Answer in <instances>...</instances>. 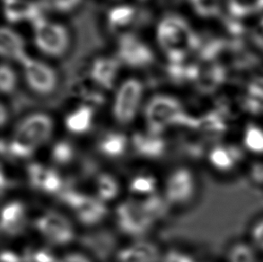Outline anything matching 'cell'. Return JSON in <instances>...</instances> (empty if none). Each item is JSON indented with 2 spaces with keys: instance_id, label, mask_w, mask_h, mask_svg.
Returning a JSON list of instances; mask_svg holds the SVG:
<instances>
[{
  "instance_id": "obj_1",
  "label": "cell",
  "mask_w": 263,
  "mask_h": 262,
  "mask_svg": "<svg viewBox=\"0 0 263 262\" xmlns=\"http://www.w3.org/2000/svg\"><path fill=\"white\" fill-rule=\"evenodd\" d=\"M52 119L36 113L23 119L7 145V152L16 158H28L50 139L53 132Z\"/></svg>"
},
{
  "instance_id": "obj_2",
  "label": "cell",
  "mask_w": 263,
  "mask_h": 262,
  "mask_svg": "<svg viewBox=\"0 0 263 262\" xmlns=\"http://www.w3.org/2000/svg\"><path fill=\"white\" fill-rule=\"evenodd\" d=\"M157 41L170 64H182L197 44L194 33L183 18L168 14L157 27Z\"/></svg>"
},
{
  "instance_id": "obj_3",
  "label": "cell",
  "mask_w": 263,
  "mask_h": 262,
  "mask_svg": "<svg viewBox=\"0 0 263 262\" xmlns=\"http://www.w3.org/2000/svg\"><path fill=\"white\" fill-rule=\"evenodd\" d=\"M145 117L148 131L154 134H160L173 126L192 123L181 103L175 97L165 95H158L150 100L146 104Z\"/></svg>"
},
{
  "instance_id": "obj_4",
  "label": "cell",
  "mask_w": 263,
  "mask_h": 262,
  "mask_svg": "<svg viewBox=\"0 0 263 262\" xmlns=\"http://www.w3.org/2000/svg\"><path fill=\"white\" fill-rule=\"evenodd\" d=\"M34 42L42 52L51 57L65 53L69 44V35L63 25L47 21L41 17L32 23Z\"/></svg>"
},
{
  "instance_id": "obj_5",
  "label": "cell",
  "mask_w": 263,
  "mask_h": 262,
  "mask_svg": "<svg viewBox=\"0 0 263 262\" xmlns=\"http://www.w3.org/2000/svg\"><path fill=\"white\" fill-rule=\"evenodd\" d=\"M143 85L136 78H129L121 85L115 96L112 113L120 124L130 123L142 101Z\"/></svg>"
},
{
  "instance_id": "obj_6",
  "label": "cell",
  "mask_w": 263,
  "mask_h": 262,
  "mask_svg": "<svg viewBox=\"0 0 263 262\" xmlns=\"http://www.w3.org/2000/svg\"><path fill=\"white\" fill-rule=\"evenodd\" d=\"M62 199L75 214L77 218L86 226L97 224L106 216L107 209L104 202L98 198L68 190L62 193Z\"/></svg>"
},
{
  "instance_id": "obj_7",
  "label": "cell",
  "mask_w": 263,
  "mask_h": 262,
  "mask_svg": "<svg viewBox=\"0 0 263 262\" xmlns=\"http://www.w3.org/2000/svg\"><path fill=\"white\" fill-rule=\"evenodd\" d=\"M116 222L124 234L139 236L148 231L155 220L146 212L139 200H128L116 209Z\"/></svg>"
},
{
  "instance_id": "obj_8",
  "label": "cell",
  "mask_w": 263,
  "mask_h": 262,
  "mask_svg": "<svg viewBox=\"0 0 263 262\" xmlns=\"http://www.w3.org/2000/svg\"><path fill=\"white\" fill-rule=\"evenodd\" d=\"M35 227L41 235L51 245H68L75 238L71 222L60 213H44L36 219Z\"/></svg>"
},
{
  "instance_id": "obj_9",
  "label": "cell",
  "mask_w": 263,
  "mask_h": 262,
  "mask_svg": "<svg viewBox=\"0 0 263 262\" xmlns=\"http://www.w3.org/2000/svg\"><path fill=\"white\" fill-rule=\"evenodd\" d=\"M119 61L130 67L142 68L153 63L154 53L149 47L132 33H125L119 40Z\"/></svg>"
},
{
  "instance_id": "obj_10",
  "label": "cell",
  "mask_w": 263,
  "mask_h": 262,
  "mask_svg": "<svg viewBox=\"0 0 263 262\" xmlns=\"http://www.w3.org/2000/svg\"><path fill=\"white\" fill-rule=\"evenodd\" d=\"M196 192V181L192 171L181 167L172 172L165 183V200L173 205L190 201Z\"/></svg>"
},
{
  "instance_id": "obj_11",
  "label": "cell",
  "mask_w": 263,
  "mask_h": 262,
  "mask_svg": "<svg viewBox=\"0 0 263 262\" xmlns=\"http://www.w3.org/2000/svg\"><path fill=\"white\" fill-rule=\"evenodd\" d=\"M22 65L25 80L32 91L42 96L53 92L57 86V74L50 66L30 58Z\"/></svg>"
},
{
  "instance_id": "obj_12",
  "label": "cell",
  "mask_w": 263,
  "mask_h": 262,
  "mask_svg": "<svg viewBox=\"0 0 263 262\" xmlns=\"http://www.w3.org/2000/svg\"><path fill=\"white\" fill-rule=\"evenodd\" d=\"M28 178L33 188L54 194L62 190V179L56 171L40 163H32L28 167Z\"/></svg>"
},
{
  "instance_id": "obj_13",
  "label": "cell",
  "mask_w": 263,
  "mask_h": 262,
  "mask_svg": "<svg viewBox=\"0 0 263 262\" xmlns=\"http://www.w3.org/2000/svg\"><path fill=\"white\" fill-rule=\"evenodd\" d=\"M4 14L9 23L35 22L42 16L43 7L31 0H3Z\"/></svg>"
},
{
  "instance_id": "obj_14",
  "label": "cell",
  "mask_w": 263,
  "mask_h": 262,
  "mask_svg": "<svg viewBox=\"0 0 263 262\" xmlns=\"http://www.w3.org/2000/svg\"><path fill=\"white\" fill-rule=\"evenodd\" d=\"M26 223V209L22 202L10 201L2 208L1 230L7 235L21 233Z\"/></svg>"
},
{
  "instance_id": "obj_15",
  "label": "cell",
  "mask_w": 263,
  "mask_h": 262,
  "mask_svg": "<svg viewBox=\"0 0 263 262\" xmlns=\"http://www.w3.org/2000/svg\"><path fill=\"white\" fill-rule=\"evenodd\" d=\"M120 67V61L112 58H99L92 62L90 69L92 81L104 89L112 88Z\"/></svg>"
},
{
  "instance_id": "obj_16",
  "label": "cell",
  "mask_w": 263,
  "mask_h": 262,
  "mask_svg": "<svg viewBox=\"0 0 263 262\" xmlns=\"http://www.w3.org/2000/svg\"><path fill=\"white\" fill-rule=\"evenodd\" d=\"M0 53L7 60L18 61L23 64L28 56L25 53L24 39L8 27L1 29L0 33Z\"/></svg>"
},
{
  "instance_id": "obj_17",
  "label": "cell",
  "mask_w": 263,
  "mask_h": 262,
  "mask_svg": "<svg viewBox=\"0 0 263 262\" xmlns=\"http://www.w3.org/2000/svg\"><path fill=\"white\" fill-rule=\"evenodd\" d=\"M209 162L215 170L220 173H229L237 166L241 155L235 146L217 145L210 149Z\"/></svg>"
},
{
  "instance_id": "obj_18",
  "label": "cell",
  "mask_w": 263,
  "mask_h": 262,
  "mask_svg": "<svg viewBox=\"0 0 263 262\" xmlns=\"http://www.w3.org/2000/svg\"><path fill=\"white\" fill-rule=\"evenodd\" d=\"M132 143L138 155L149 159L159 158L165 152V141L160 134H154L149 131L146 134L134 135Z\"/></svg>"
},
{
  "instance_id": "obj_19",
  "label": "cell",
  "mask_w": 263,
  "mask_h": 262,
  "mask_svg": "<svg viewBox=\"0 0 263 262\" xmlns=\"http://www.w3.org/2000/svg\"><path fill=\"white\" fill-rule=\"evenodd\" d=\"M159 252L148 241H138L118 253V262H157Z\"/></svg>"
},
{
  "instance_id": "obj_20",
  "label": "cell",
  "mask_w": 263,
  "mask_h": 262,
  "mask_svg": "<svg viewBox=\"0 0 263 262\" xmlns=\"http://www.w3.org/2000/svg\"><path fill=\"white\" fill-rule=\"evenodd\" d=\"M128 145V139L123 133L109 131L101 136L97 142V149L103 156L115 159L124 155Z\"/></svg>"
},
{
  "instance_id": "obj_21",
  "label": "cell",
  "mask_w": 263,
  "mask_h": 262,
  "mask_svg": "<svg viewBox=\"0 0 263 262\" xmlns=\"http://www.w3.org/2000/svg\"><path fill=\"white\" fill-rule=\"evenodd\" d=\"M93 116V107L86 103L80 105L66 117V128L73 134H85L92 128Z\"/></svg>"
},
{
  "instance_id": "obj_22",
  "label": "cell",
  "mask_w": 263,
  "mask_h": 262,
  "mask_svg": "<svg viewBox=\"0 0 263 262\" xmlns=\"http://www.w3.org/2000/svg\"><path fill=\"white\" fill-rule=\"evenodd\" d=\"M137 11L134 7L123 5L110 9L108 13V25L114 32H123L134 24Z\"/></svg>"
},
{
  "instance_id": "obj_23",
  "label": "cell",
  "mask_w": 263,
  "mask_h": 262,
  "mask_svg": "<svg viewBox=\"0 0 263 262\" xmlns=\"http://www.w3.org/2000/svg\"><path fill=\"white\" fill-rule=\"evenodd\" d=\"M242 145L248 152L263 156V128L261 126L251 123L246 126L242 132Z\"/></svg>"
},
{
  "instance_id": "obj_24",
  "label": "cell",
  "mask_w": 263,
  "mask_h": 262,
  "mask_svg": "<svg viewBox=\"0 0 263 262\" xmlns=\"http://www.w3.org/2000/svg\"><path fill=\"white\" fill-rule=\"evenodd\" d=\"M227 3L236 17H249L263 11V0H227Z\"/></svg>"
},
{
  "instance_id": "obj_25",
  "label": "cell",
  "mask_w": 263,
  "mask_h": 262,
  "mask_svg": "<svg viewBox=\"0 0 263 262\" xmlns=\"http://www.w3.org/2000/svg\"><path fill=\"white\" fill-rule=\"evenodd\" d=\"M96 186L98 198L103 202L112 200L120 192L117 180L109 174H100L96 179Z\"/></svg>"
},
{
  "instance_id": "obj_26",
  "label": "cell",
  "mask_w": 263,
  "mask_h": 262,
  "mask_svg": "<svg viewBox=\"0 0 263 262\" xmlns=\"http://www.w3.org/2000/svg\"><path fill=\"white\" fill-rule=\"evenodd\" d=\"M129 192L134 195L147 198L155 194L157 190V181L150 174H138L133 177L129 183Z\"/></svg>"
},
{
  "instance_id": "obj_27",
  "label": "cell",
  "mask_w": 263,
  "mask_h": 262,
  "mask_svg": "<svg viewBox=\"0 0 263 262\" xmlns=\"http://www.w3.org/2000/svg\"><path fill=\"white\" fill-rule=\"evenodd\" d=\"M51 160L58 165H67L75 157V148L68 141L57 142L50 151Z\"/></svg>"
},
{
  "instance_id": "obj_28",
  "label": "cell",
  "mask_w": 263,
  "mask_h": 262,
  "mask_svg": "<svg viewBox=\"0 0 263 262\" xmlns=\"http://www.w3.org/2000/svg\"><path fill=\"white\" fill-rule=\"evenodd\" d=\"M229 262H255L253 247L245 244H238L232 247L228 255Z\"/></svg>"
},
{
  "instance_id": "obj_29",
  "label": "cell",
  "mask_w": 263,
  "mask_h": 262,
  "mask_svg": "<svg viewBox=\"0 0 263 262\" xmlns=\"http://www.w3.org/2000/svg\"><path fill=\"white\" fill-rule=\"evenodd\" d=\"M16 74L14 69L7 64H2L0 69V88L3 93H10L16 85Z\"/></svg>"
},
{
  "instance_id": "obj_30",
  "label": "cell",
  "mask_w": 263,
  "mask_h": 262,
  "mask_svg": "<svg viewBox=\"0 0 263 262\" xmlns=\"http://www.w3.org/2000/svg\"><path fill=\"white\" fill-rule=\"evenodd\" d=\"M81 0H43L44 7L58 12H68L79 6Z\"/></svg>"
},
{
  "instance_id": "obj_31",
  "label": "cell",
  "mask_w": 263,
  "mask_h": 262,
  "mask_svg": "<svg viewBox=\"0 0 263 262\" xmlns=\"http://www.w3.org/2000/svg\"><path fill=\"white\" fill-rule=\"evenodd\" d=\"M194 10L202 16H209L217 9V0H190Z\"/></svg>"
},
{
  "instance_id": "obj_32",
  "label": "cell",
  "mask_w": 263,
  "mask_h": 262,
  "mask_svg": "<svg viewBox=\"0 0 263 262\" xmlns=\"http://www.w3.org/2000/svg\"><path fill=\"white\" fill-rule=\"evenodd\" d=\"M250 235L253 245L263 252V218L253 224Z\"/></svg>"
},
{
  "instance_id": "obj_33",
  "label": "cell",
  "mask_w": 263,
  "mask_h": 262,
  "mask_svg": "<svg viewBox=\"0 0 263 262\" xmlns=\"http://www.w3.org/2000/svg\"><path fill=\"white\" fill-rule=\"evenodd\" d=\"M55 256L48 250H38L29 254L25 258V261L29 262H58Z\"/></svg>"
},
{
  "instance_id": "obj_34",
  "label": "cell",
  "mask_w": 263,
  "mask_h": 262,
  "mask_svg": "<svg viewBox=\"0 0 263 262\" xmlns=\"http://www.w3.org/2000/svg\"><path fill=\"white\" fill-rule=\"evenodd\" d=\"M58 262H91V260L84 254L79 252H71L61 257L58 259Z\"/></svg>"
}]
</instances>
